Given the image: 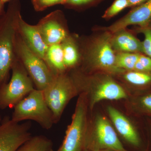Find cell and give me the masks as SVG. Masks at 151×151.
Instances as JSON below:
<instances>
[{"mask_svg":"<svg viewBox=\"0 0 151 151\" xmlns=\"http://www.w3.org/2000/svg\"><path fill=\"white\" fill-rule=\"evenodd\" d=\"M9 3L6 11L0 16V89L8 82L16 58L15 40L18 19L21 14L20 0Z\"/></svg>","mask_w":151,"mask_h":151,"instance_id":"6da1fadb","label":"cell"},{"mask_svg":"<svg viewBox=\"0 0 151 151\" xmlns=\"http://www.w3.org/2000/svg\"><path fill=\"white\" fill-rule=\"evenodd\" d=\"M79 94L86 95L88 108L92 111L95 105L104 100L126 99L128 95L120 84L108 75L88 76L81 71L70 74Z\"/></svg>","mask_w":151,"mask_h":151,"instance_id":"7a4b0ae2","label":"cell"},{"mask_svg":"<svg viewBox=\"0 0 151 151\" xmlns=\"http://www.w3.org/2000/svg\"><path fill=\"white\" fill-rule=\"evenodd\" d=\"M11 120L17 123L32 120L48 130L55 124L42 90L35 89L14 107Z\"/></svg>","mask_w":151,"mask_h":151,"instance_id":"3957f363","label":"cell"},{"mask_svg":"<svg viewBox=\"0 0 151 151\" xmlns=\"http://www.w3.org/2000/svg\"><path fill=\"white\" fill-rule=\"evenodd\" d=\"M84 147L90 151H129L123 145L108 119L101 114L88 123Z\"/></svg>","mask_w":151,"mask_h":151,"instance_id":"277c9868","label":"cell"},{"mask_svg":"<svg viewBox=\"0 0 151 151\" xmlns=\"http://www.w3.org/2000/svg\"><path fill=\"white\" fill-rule=\"evenodd\" d=\"M42 92L47 104L53 115L55 124L60 120L69 101L79 94L74 81L67 72L55 76Z\"/></svg>","mask_w":151,"mask_h":151,"instance_id":"5b68a950","label":"cell"},{"mask_svg":"<svg viewBox=\"0 0 151 151\" xmlns=\"http://www.w3.org/2000/svg\"><path fill=\"white\" fill-rule=\"evenodd\" d=\"M12 76L0 89V109L14 108L35 88L22 63L16 57L12 68Z\"/></svg>","mask_w":151,"mask_h":151,"instance_id":"8992f818","label":"cell"},{"mask_svg":"<svg viewBox=\"0 0 151 151\" xmlns=\"http://www.w3.org/2000/svg\"><path fill=\"white\" fill-rule=\"evenodd\" d=\"M15 52L29 75L36 89L43 90L52 81L55 76L42 58L27 47L17 31Z\"/></svg>","mask_w":151,"mask_h":151,"instance_id":"52a82bcc","label":"cell"},{"mask_svg":"<svg viewBox=\"0 0 151 151\" xmlns=\"http://www.w3.org/2000/svg\"><path fill=\"white\" fill-rule=\"evenodd\" d=\"M87 98L79 94L72 121L68 127L62 145L57 151H84L88 122Z\"/></svg>","mask_w":151,"mask_h":151,"instance_id":"ba28073f","label":"cell"},{"mask_svg":"<svg viewBox=\"0 0 151 151\" xmlns=\"http://www.w3.org/2000/svg\"><path fill=\"white\" fill-rule=\"evenodd\" d=\"M110 36L100 37L89 52L88 61L93 68L106 73L118 74L125 71L116 65V55L113 51Z\"/></svg>","mask_w":151,"mask_h":151,"instance_id":"9c48e42d","label":"cell"},{"mask_svg":"<svg viewBox=\"0 0 151 151\" xmlns=\"http://www.w3.org/2000/svg\"><path fill=\"white\" fill-rule=\"evenodd\" d=\"M31 123H17L5 119L0 124V151H17L31 137Z\"/></svg>","mask_w":151,"mask_h":151,"instance_id":"30bf717a","label":"cell"},{"mask_svg":"<svg viewBox=\"0 0 151 151\" xmlns=\"http://www.w3.org/2000/svg\"><path fill=\"white\" fill-rule=\"evenodd\" d=\"M36 25L44 41L48 46L61 43L69 35L63 12L59 10L44 17Z\"/></svg>","mask_w":151,"mask_h":151,"instance_id":"8fae6325","label":"cell"},{"mask_svg":"<svg viewBox=\"0 0 151 151\" xmlns=\"http://www.w3.org/2000/svg\"><path fill=\"white\" fill-rule=\"evenodd\" d=\"M107 111L115 130L124 140L134 148L142 149L144 145L143 138L134 124L113 106H108Z\"/></svg>","mask_w":151,"mask_h":151,"instance_id":"7c38bea8","label":"cell"},{"mask_svg":"<svg viewBox=\"0 0 151 151\" xmlns=\"http://www.w3.org/2000/svg\"><path fill=\"white\" fill-rule=\"evenodd\" d=\"M17 31L27 47L45 61L49 46L44 41L37 25L29 24L21 14L18 19Z\"/></svg>","mask_w":151,"mask_h":151,"instance_id":"4fadbf2b","label":"cell"},{"mask_svg":"<svg viewBox=\"0 0 151 151\" xmlns=\"http://www.w3.org/2000/svg\"><path fill=\"white\" fill-rule=\"evenodd\" d=\"M151 20V0L132 8L127 15L108 28L111 32L115 33L124 30L129 25L145 26Z\"/></svg>","mask_w":151,"mask_h":151,"instance_id":"5bb4252c","label":"cell"},{"mask_svg":"<svg viewBox=\"0 0 151 151\" xmlns=\"http://www.w3.org/2000/svg\"><path fill=\"white\" fill-rule=\"evenodd\" d=\"M115 33L111 40L113 49L120 52L143 54L142 42L132 34L124 30Z\"/></svg>","mask_w":151,"mask_h":151,"instance_id":"9a60e30c","label":"cell"},{"mask_svg":"<svg viewBox=\"0 0 151 151\" xmlns=\"http://www.w3.org/2000/svg\"><path fill=\"white\" fill-rule=\"evenodd\" d=\"M45 62L55 76L67 72L61 43L48 47Z\"/></svg>","mask_w":151,"mask_h":151,"instance_id":"2e32d148","label":"cell"},{"mask_svg":"<svg viewBox=\"0 0 151 151\" xmlns=\"http://www.w3.org/2000/svg\"><path fill=\"white\" fill-rule=\"evenodd\" d=\"M129 105L136 116L151 118V89L134 94L130 100Z\"/></svg>","mask_w":151,"mask_h":151,"instance_id":"e0dca14e","label":"cell"},{"mask_svg":"<svg viewBox=\"0 0 151 151\" xmlns=\"http://www.w3.org/2000/svg\"><path fill=\"white\" fill-rule=\"evenodd\" d=\"M124 78L135 90L134 94L151 89V73L136 70L127 71L124 73Z\"/></svg>","mask_w":151,"mask_h":151,"instance_id":"ac0fdd59","label":"cell"},{"mask_svg":"<svg viewBox=\"0 0 151 151\" xmlns=\"http://www.w3.org/2000/svg\"><path fill=\"white\" fill-rule=\"evenodd\" d=\"M64 64L67 70L75 68L80 61V52L75 39L69 35L61 43Z\"/></svg>","mask_w":151,"mask_h":151,"instance_id":"d6986e66","label":"cell"},{"mask_svg":"<svg viewBox=\"0 0 151 151\" xmlns=\"http://www.w3.org/2000/svg\"><path fill=\"white\" fill-rule=\"evenodd\" d=\"M52 143L50 139L42 135L32 137L17 151H51Z\"/></svg>","mask_w":151,"mask_h":151,"instance_id":"ffe728a7","label":"cell"},{"mask_svg":"<svg viewBox=\"0 0 151 151\" xmlns=\"http://www.w3.org/2000/svg\"><path fill=\"white\" fill-rule=\"evenodd\" d=\"M141 54L142 53L120 52L116 55V65L124 71L134 70Z\"/></svg>","mask_w":151,"mask_h":151,"instance_id":"44dd1931","label":"cell"},{"mask_svg":"<svg viewBox=\"0 0 151 151\" xmlns=\"http://www.w3.org/2000/svg\"><path fill=\"white\" fill-rule=\"evenodd\" d=\"M137 31L144 35V40L142 42L143 54L151 58V20L145 26L138 27Z\"/></svg>","mask_w":151,"mask_h":151,"instance_id":"7402d4cb","label":"cell"},{"mask_svg":"<svg viewBox=\"0 0 151 151\" xmlns=\"http://www.w3.org/2000/svg\"><path fill=\"white\" fill-rule=\"evenodd\" d=\"M127 7H129L128 0H115L105 11L103 17L105 19L111 18Z\"/></svg>","mask_w":151,"mask_h":151,"instance_id":"603a6c76","label":"cell"},{"mask_svg":"<svg viewBox=\"0 0 151 151\" xmlns=\"http://www.w3.org/2000/svg\"><path fill=\"white\" fill-rule=\"evenodd\" d=\"M65 0H32V3L35 10L42 12L50 7L56 5H63Z\"/></svg>","mask_w":151,"mask_h":151,"instance_id":"cb8c5ba5","label":"cell"},{"mask_svg":"<svg viewBox=\"0 0 151 151\" xmlns=\"http://www.w3.org/2000/svg\"><path fill=\"white\" fill-rule=\"evenodd\" d=\"M134 70L151 73V58L141 54Z\"/></svg>","mask_w":151,"mask_h":151,"instance_id":"d4e9b609","label":"cell"},{"mask_svg":"<svg viewBox=\"0 0 151 151\" xmlns=\"http://www.w3.org/2000/svg\"><path fill=\"white\" fill-rule=\"evenodd\" d=\"M100 0H65L64 5L66 7L81 9L93 4Z\"/></svg>","mask_w":151,"mask_h":151,"instance_id":"484cf974","label":"cell"},{"mask_svg":"<svg viewBox=\"0 0 151 151\" xmlns=\"http://www.w3.org/2000/svg\"><path fill=\"white\" fill-rule=\"evenodd\" d=\"M147 131L148 137L147 151H151V118H147Z\"/></svg>","mask_w":151,"mask_h":151,"instance_id":"4316f807","label":"cell"},{"mask_svg":"<svg viewBox=\"0 0 151 151\" xmlns=\"http://www.w3.org/2000/svg\"><path fill=\"white\" fill-rule=\"evenodd\" d=\"M148 0H128L129 2V7H136L144 4Z\"/></svg>","mask_w":151,"mask_h":151,"instance_id":"83f0119b","label":"cell"},{"mask_svg":"<svg viewBox=\"0 0 151 151\" xmlns=\"http://www.w3.org/2000/svg\"><path fill=\"white\" fill-rule=\"evenodd\" d=\"M4 4L2 0H0V16L2 15L5 12L4 10Z\"/></svg>","mask_w":151,"mask_h":151,"instance_id":"f1b7e54d","label":"cell"},{"mask_svg":"<svg viewBox=\"0 0 151 151\" xmlns=\"http://www.w3.org/2000/svg\"><path fill=\"white\" fill-rule=\"evenodd\" d=\"M84 151H114L111 150H97V151H90V150H84Z\"/></svg>","mask_w":151,"mask_h":151,"instance_id":"f546056e","label":"cell"},{"mask_svg":"<svg viewBox=\"0 0 151 151\" xmlns=\"http://www.w3.org/2000/svg\"><path fill=\"white\" fill-rule=\"evenodd\" d=\"M2 1L4 3V4H6V3L9 2L10 1L12 0H2Z\"/></svg>","mask_w":151,"mask_h":151,"instance_id":"4dcf8cb0","label":"cell"},{"mask_svg":"<svg viewBox=\"0 0 151 151\" xmlns=\"http://www.w3.org/2000/svg\"><path fill=\"white\" fill-rule=\"evenodd\" d=\"M1 115H0V124H1Z\"/></svg>","mask_w":151,"mask_h":151,"instance_id":"1f68e13d","label":"cell"},{"mask_svg":"<svg viewBox=\"0 0 151 151\" xmlns=\"http://www.w3.org/2000/svg\"><path fill=\"white\" fill-rule=\"evenodd\" d=\"M51 151H54L53 150H52Z\"/></svg>","mask_w":151,"mask_h":151,"instance_id":"d6a6232c","label":"cell"},{"mask_svg":"<svg viewBox=\"0 0 151 151\" xmlns=\"http://www.w3.org/2000/svg\"></svg>","mask_w":151,"mask_h":151,"instance_id":"836d02e7","label":"cell"}]
</instances>
